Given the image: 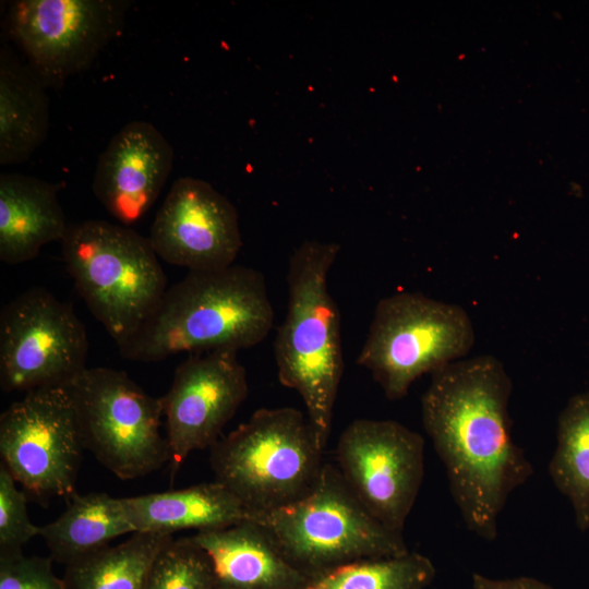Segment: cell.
Listing matches in <instances>:
<instances>
[{
    "mask_svg": "<svg viewBox=\"0 0 589 589\" xmlns=\"http://www.w3.org/2000/svg\"><path fill=\"white\" fill-rule=\"evenodd\" d=\"M254 521L311 580L346 564L409 552L402 533L380 522L330 462L306 495Z\"/></svg>",
    "mask_w": 589,
    "mask_h": 589,
    "instance_id": "277c9868",
    "label": "cell"
},
{
    "mask_svg": "<svg viewBox=\"0 0 589 589\" xmlns=\"http://www.w3.org/2000/svg\"><path fill=\"white\" fill-rule=\"evenodd\" d=\"M474 339L472 321L460 305L400 291L377 302L357 363L387 399L399 400L423 374L464 359Z\"/></svg>",
    "mask_w": 589,
    "mask_h": 589,
    "instance_id": "52a82bcc",
    "label": "cell"
},
{
    "mask_svg": "<svg viewBox=\"0 0 589 589\" xmlns=\"http://www.w3.org/2000/svg\"><path fill=\"white\" fill-rule=\"evenodd\" d=\"M134 533L121 497L107 493L74 494L65 510L40 527L50 557L65 566L95 554L113 539Z\"/></svg>",
    "mask_w": 589,
    "mask_h": 589,
    "instance_id": "ffe728a7",
    "label": "cell"
},
{
    "mask_svg": "<svg viewBox=\"0 0 589 589\" xmlns=\"http://www.w3.org/2000/svg\"><path fill=\"white\" fill-rule=\"evenodd\" d=\"M337 469L388 529L401 532L424 477V440L394 420L357 419L336 446Z\"/></svg>",
    "mask_w": 589,
    "mask_h": 589,
    "instance_id": "7c38bea8",
    "label": "cell"
},
{
    "mask_svg": "<svg viewBox=\"0 0 589 589\" xmlns=\"http://www.w3.org/2000/svg\"><path fill=\"white\" fill-rule=\"evenodd\" d=\"M0 589H67L52 570V557L0 554Z\"/></svg>",
    "mask_w": 589,
    "mask_h": 589,
    "instance_id": "484cf974",
    "label": "cell"
},
{
    "mask_svg": "<svg viewBox=\"0 0 589 589\" xmlns=\"http://www.w3.org/2000/svg\"><path fill=\"white\" fill-rule=\"evenodd\" d=\"M134 532L207 531L254 520L256 515L227 486L213 482L121 497Z\"/></svg>",
    "mask_w": 589,
    "mask_h": 589,
    "instance_id": "ac0fdd59",
    "label": "cell"
},
{
    "mask_svg": "<svg viewBox=\"0 0 589 589\" xmlns=\"http://www.w3.org/2000/svg\"><path fill=\"white\" fill-rule=\"evenodd\" d=\"M249 393L238 351L191 353L161 397L172 476L194 450L211 448Z\"/></svg>",
    "mask_w": 589,
    "mask_h": 589,
    "instance_id": "4fadbf2b",
    "label": "cell"
},
{
    "mask_svg": "<svg viewBox=\"0 0 589 589\" xmlns=\"http://www.w3.org/2000/svg\"><path fill=\"white\" fill-rule=\"evenodd\" d=\"M211 563L190 537L172 539L158 554L145 589H212Z\"/></svg>",
    "mask_w": 589,
    "mask_h": 589,
    "instance_id": "cb8c5ba5",
    "label": "cell"
},
{
    "mask_svg": "<svg viewBox=\"0 0 589 589\" xmlns=\"http://www.w3.org/2000/svg\"><path fill=\"white\" fill-rule=\"evenodd\" d=\"M340 247L309 240L292 253L287 273L288 306L274 341L280 384L296 390L318 447L330 435L344 373L340 314L328 290V273Z\"/></svg>",
    "mask_w": 589,
    "mask_h": 589,
    "instance_id": "3957f363",
    "label": "cell"
},
{
    "mask_svg": "<svg viewBox=\"0 0 589 589\" xmlns=\"http://www.w3.org/2000/svg\"><path fill=\"white\" fill-rule=\"evenodd\" d=\"M9 470L0 465V554L19 553L31 539L40 534L27 513L26 496L16 488Z\"/></svg>",
    "mask_w": 589,
    "mask_h": 589,
    "instance_id": "d4e9b609",
    "label": "cell"
},
{
    "mask_svg": "<svg viewBox=\"0 0 589 589\" xmlns=\"http://www.w3.org/2000/svg\"><path fill=\"white\" fill-rule=\"evenodd\" d=\"M172 534L134 532L67 566V589H145L152 567Z\"/></svg>",
    "mask_w": 589,
    "mask_h": 589,
    "instance_id": "44dd1931",
    "label": "cell"
},
{
    "mask_svg": "<svg viewBox=\"0 0 589 589\" xmlns=\"http://www.w3.org/2000/svg\"><path fill=\"white\" fill-rule=\"evenodd\" d=\"M62 256L89 312L119 344L155 310L167 277L148 238L103 219L69 225Z\"/></svg>",
    "mask_w": 589,
    "mask_h": 589,
    "instance_id": "5b68a950",
    "label": "cell"
},
{
    "mask_svg": "<svg viewBox=\"0 0 589 589\" xmlns=\"http://www.w3.org/2000/svg\"><path fill=\"white\" fill-rule=\"evenodd\" d=\"M209 449L215 480L255 515L306 495L325 462L308 417L292 407L254 411Z\"/></svg>",
    "mask_w": 589,
    "mask_h": 589,
    "instance_id": "8992f818",
    "label": "cell"
},
{
    "mask_svg": "<svg viewBox=\"0 0 589 589\" xmlns=\"http://www.w3.org/2000/svg\"><path fill=\"white\" fill-rule=\"evenodd\" d=\"M125 0H17L7 29L43 83L57 87L87 70L121 33Z\"/></svg>",
    "mask_w": 589,
    "mask_h": 589,
    "instance_id": "8fae6325",
    "label": "cell"
},
{
    "mask_svg": "<svg viewBox=\"0 0 589 589\" xmlns=\"http://www.w3.org/2000/svg\"><path fill=\"white\" fill-rule=\"evenodd\" d=\"M513 381L501 360L482 354L431 374L421 398L423 428L442 460L466 528L497 537L498 517L533 467L512 435Z\"/></svg>",
    "mask_w": 589,
    "mask_h": 589,
    "instance_id": "6da1fadb",
    "label": "cell"
},
{
    "mask_svg": "<svg viewBox=\"0 0 589 589\" xmlns=\"http://www.w3.org/2000/svg\"><path fill=\"white\" fill-rule=\"evenodd\" d=\"M212 589H217L216 587L212 588Z\"/></svg>",
    "mask_w": 589,
    "mask_h": 589,
    "instance_id": "83f0119b",
    "label": "cell"
},
{
    "mask_svg": "<svg viewBox=\"0 0 589 589\" xmlns=\"http://www.w3.org/2000/svg\"><path fill=\"white\" fill-rule=\"evenodd\" d=\"M173 149L143 120L127 123L99 156L92 190L123 225L137 223L158 199L172 169Z\"/></svg>",
    "mask_w": 589,
    "mask_h": 589,
    "instance_id": "9a60e30c",
    "label": "cell"
},
{
    "mask_svg": "<svg viewBox=\"0 0 589 589\" xmlns=\"http://www.w3.org/2000/svg\"><path fill=\"white\" fill-rule=\"evenodd\" d=\"M85 449L65 385L26 392L0 417L1 464L40 500L75 494Z\"/></svg>",
    "mask_w": 589,
    "mask_h": 589,
    "instance_id": "9c48e42d",
    "label": "cell"
},
{
    "mask_svg": "<svg viewBox=\"0 0 589 589\" xmlns=\"http://www.w3.org/2000/svg\"><path fill=\"white\" fill-rule=\"evenodd\" d=\"M190 538L206 554L217 589H303L311 581L254 520Z\"/></svg>",
    "mask_w": 589,
    "mask_h": 589,
    "instance_id": "2e32d148",
    "label": "cell"
},
{
    "mask_svg": "<svg viewBox=\"0 0 589 589\" xmlns=\"http://www.w3.org/2000/svg\"><path fill=\"white\" fill-rule=\"evenodd\" d=\"M59 187L17 172L0 175V260L9 265L35 259L40 249L62 241L69 225Z\"/></svg>",
    "mask_w": 589,
    "mask_h": 589,
    "instance_id": "e0dca14e",
    "label": "cell"
},
{
    "mask_svg": "<svg viewBox=\"0 0 589 589\" xmlns=\"http://www.w3.org/2000/svg\"><path fill=\"white\" fill-rule=\"evenodd\" d=\"M68 387L85 449L121 480L147 476L170 462L160 433L161 397H153L124 371L86 368Z\"/></svg>",
    "mask_w": 589,
    "mask_h": 589,
    "instance_id": "ba28073f",
    "label": "cell"
},
{
    "mask_svg": "<svg viewBox=\"0 0 589 589\" xmlns=\"http://www.w3.org/2000/svg\"><path fill=\"white\" fill-rule=\"evenodd\" d=\"M273 325L264 275L231 265L188 272L165 291L140 328L117 346L124 359L149 363L179 352L248 349L262 342Z\"/></svg>",
    "mask_w": 589,
    "mask_h": 589,
    "instance_id": "7a4b0ae2",
    "label": "cell"
},
{
    "mask_svg": "<svg viewBox=\"0 0 589 589\" xmlns=\"http://www.w3.org/2000/svg\"><path fill=\"white\" fill-rule=\"evenodd\" d=\"M555 488L574 509L579 530H589V392L574 395L557 419L556 447L549 462Z\"/></svg>",
    "mask_w": 589,
    "mask_h": 589,
    "instance_id": "7402d4cb",
    "label": "cell"
},
{
    "mask_svg": "<svg viewBox=\"0 0 589 589\" xmlns=\"http://www.w3.org/2000/svg\"><path fill=\"white\" fill-rule=\"evenodd\" d=\"M46 85L7 44L0 49V164H22L45 142L49 128Z\"/></svg>",
    "mask_w": 589,
    "mask_h": 589,
    "instance_id": "d6986e66",
    "label": "cell"
},
{
    "mask_svg": "<svg viewBox=\"0 0 589 589\" xmlns=\"http://www.w3.org/2000/svg\"><path fill=\"white\" fill-rule=\"evenodd\" d=\"M88 339L70 304L32 287L0 313V384L4 392L65 385L86 366Z\"/></svg>",
    "mask_w": 589,
    "mask_h": 589,
    "instance_id": "30bf717a",
    "label": "cell"
},
{
    "mask_svg": "<svg viewBox=\"0 0 589 589\" xmlns=\"http://www.w3.org/2000/svg\"><path fill=\"white\" fill-rule=\"evenodd\" d=\"M435 575L429 557L409 551L346 564L312 579L303 589H426Z\"/></svg>",
    "mask_w": 589,
    "mask_h": 589,
    "instance_id": "603a6c76",
    "label": "cell"
},
{
    "mask_svg": "<svg viewBox=\"0 0 589 589\" xmlns=\"http://www.w3.org/2000/svg\"><path fill=\"white\" fill-rule=\"evenodd\" d=\"M148 239L158 257L189 272L229 267L242 248L236 207L209 183L191 177L172 183Z\"/></svg>",
    "mask_w": 589,
    "mask_h": 589,
    "instance_id": "5bb4252c",
    "label": "cell"
},
{
    "mask_svg": "<svg viewBox=\"0 0 589 589\" xmlns=\"http://www.w3.org/2000/svg\"><path fill=\"white\" fill-rule=\"evenodd\" d=\"M471 579L473 589H555L536 578L527 576L493 579L473 573Z\"/></svg>",
    "mask_w": 589,
    "mask_h": 589,
    "instance_id": "4316f807",
    "label": "cell"
}]
</instances>
